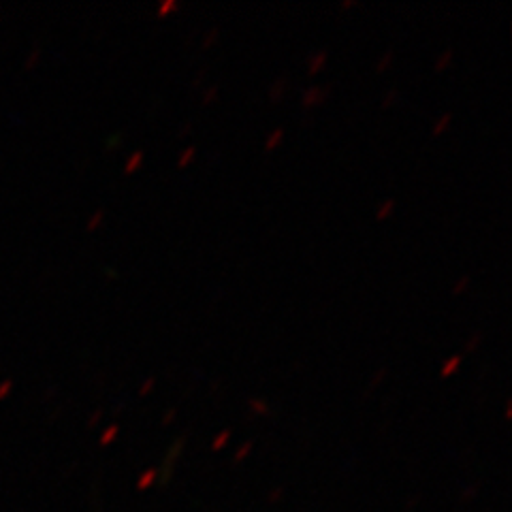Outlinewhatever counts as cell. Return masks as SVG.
I'll list each match as a JSON object with an SVG mask.
<instances>
[{"label":"cell","mask_w":512,"mask_h":512,"mask_svg":"<svg viewBox=\"0 0 512 512\" xmlns=\"http://www.w3.org/2000/svg\"><path fill=\"white\" fill-rule=\"evenodd\" d=\"M468 282H470V278L466 276V278H463L457 286H455V293H463V288H466L468 286Z\"/></svg>","instance_id":"obj_11"},{"label":"cell","mask_w":512,"mask_h":512,"mask_svg":"<svg viewBox=\"0 0 512 512\" xmlns=\"http://www.w3.org/2000/svg\"><path fill=\"white\" fill-rule=\"evenodd\" d=\"M451 56H453V52H446L440 60H438V64H436V69L438 71H442V67H446V64H448V60H451Z\"/></svg>","instance_id":"obj_9"},{"label":"cell","mask_w":512,"mask_h":512,"mask_svg":"<svg viewBox=\"0 0 512 512\" xmlns=\"http://www.w3.org/2000/svg\"><path fill=\"white\" fill-rule=\"evenodd\" d=\"M175 5H178V3H175V0H167V3L158 9V15H167L169 11L175 9Z\"/></svg>","instance_id":"obj_8"},{"label":"cell","mask_w":512,"mask_h":512,"mask_svg":"<svg viewBox=\"0 0 512 512\" xmlns=\"http://www.w3.org/2000/svg\"><path fill=\"white\" fill-rule=\"evenodd\" d=\"M250 404H252V408H259V412H267L265 404H261V402H250Z\"/></svg>","instance_id":"obj_13"},{"label":"cell","mask_w":512,"mask_h":512,"mask_svg":"<svg viewBox=\"0 0 512 512\" xmlns=\"http://www.w3.org/2000/svg\"><path fill=\"white\" fill-rule=\"evenodd\" d=\"M227 438H229V431H227V434H222V436L216 440V448H220L224 442H227Z\"/></svg>","instance_id":"obj_12"},{"label":"cell","mask_w":512,"mask_h":512,"mask_svg":"<svg viewBox=\"0 0 512 512\" xmlns=\"http://www.w3.org/2000/svg\"><path fill=\"white\" fill-rule=\"evenodd\" d=\"M395 210V201H387V203H382V210L376 214V218L378 220H384V218H387L391 212Z\"/></svg>","instance_id":"obj_3"},{"label":"cell","mask_w":512,"mask_h":512,"mask_svg":"<svg viewBox=\"0 0 512 512\" xmlns=\"http://www.w3.org/2000/svg\"><path fill=\"white\" fill-rule=\"evenodd\" d=\"M448 124H451V116H448V114H446V116H442V118H440L438 126L434 128V135L438 137V135H440L442 131H446V128H448Z\"/></svg>","instance_id":"obj_6"},{"label":"cell","mask_w":512,"mask_h":512,"mask_svg":"<svg viewBox=\"0 0 512 512\" xmlns=\"http://www.w3.org/2000/svg\"><path fill=\"white\" fill-rule=\"evenodd\" d=\"M141 163H143V152H135L131 160L126 163V173H135L141 167Z\"/></svg>","instance_id":"obj_2"},{"label":"cell","mask_w":512,"mask_h":512,"mask_svg":"<svg viewBox=\"0 0 512 512\" xmlns=\"http://www.w3.org/2000/svg\"><path fill=\"white\" fill-rule=\"evenodd\" d=\"M282 135H284V131H282V128H278V131H276V133H271V135H269V139H267V150H271V148H276V146H278V143H280V139H282Z\"/></svg>","instance_id":"obj_5"},{"label":"cell","mask_w":512,"mask_h":512,"mask_svg":"<svg viewBox=\"0 0 512 512\" xmlns=\"http://www.w3.org/2000/svg\"><path fill=\"white\" fill-rule=\"evenodd\" d=\"M192 158H195V148H188L180 158V167H186Z\"/></svg>","instance_id":"obj_7"},{"label":"cell","mask_w":512,"mask_h":512,"mask_svg":"<svg viewBox=\"0 0 512 512\" xmlns=\"http://www.w3.org/2000/svg\"><path fill=\"white\" fill-rule=\"evenodd\" d=\"M459 365H461V357H459V355H457V357H451V361H448V363L442 367V378L453 376Z\"/></svg>","instance_id":"obj_1"},{"label":"cell","mask_w":512,"mask_h":512,"mask_svg":"<svg viewBox=\"0 0 512 512\" xmlns=\"http://www.w3.org/2000/svg\"><path fill=\"white\" fill-rule=\"evenodd\" d=\"M152 387H154V378H150L146 384H143V387H141V391H139V393H141V395H148V391H150Z\"/></svg>","instance_id":"obj_10"},{"label":"cell","mask_w":512,"mask_h":512,"mask_svg":"<svg viewBox=\"0 0 512 512\" xmlns=\"http://www.w3.org/2000/svg\"><path fill=\"white\" fill-rule=\"evenodd\" d=\"M323 62H327V54H323V52L316 54V56L312 58V62H310V73H316V71L320 69V64H323Z\"/></svg>","instance_id":"obj_4"}]
</instances>
